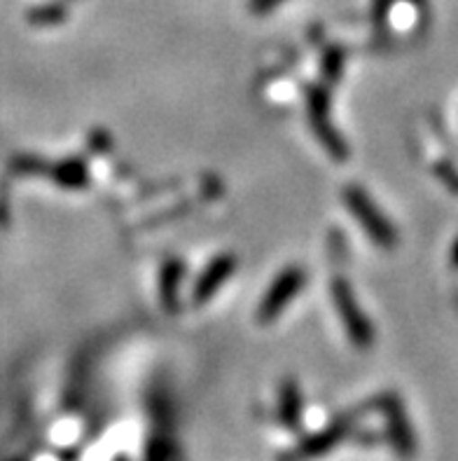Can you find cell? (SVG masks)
Masks as SVG:
<instances>
[{"mask_svg":"<svg viewBox=\"0 0 458 461\" xmlns=\"http://www.w3.org/2000/svg\"><path fill=\"white\" fill-rule=\"evenodd\" d=\"M283 3L285 0H248V10L256 17H267L274 10H279Z\"/></svg>","mask_w":458,"mask_h":461,"instance_id":"obj_11","label":"cell"},{"mask_svg":"<svg viewBox=\"0 0 458 461\" xmlns=\"http://www.w3.org/2000/svg\"><path fill=\"white\" fill-rule=\"evenodd\" d=\"M344 61H346V52L339 45H330L323 52V61H320V70H323L325 85H332L342 77Z\"/></svg>","mask_w":458,"mask_h":461,"instance_id":"obj_9","label":"cell"},{"mask_svg":"<svg viewBox=\"0 0 458 461\" xmlns=\"http://www.w3.org/2000/svg\"><path fill=\"white\" fill-rule=\"evenodd\" d=\"M47 174L52 176V181L57 185L66 187V190H82L92 181V171H89L87 159L82 158H66L49 167Z\"/></svg>","mask_w":458,"mask_h":461,"instance_id":"obj_7","label":"cell"},{"mask_svg":"<svg viewBox=\"0 0 458 461\" xmlns=\"http://www.w3.org/2000/svg\"><path fill=\"white\" fill-rule=\"evenodd\" d=\"M307 286V272L300 265H288L274 276L272 284L262 293L260 303H257L256 319L260 326H272L281 314L292 304V300L302 293Z\"/></svg>","mask_w":458,"mask_h":461,"instance_id":"obj_4","label":"cell"},{"mask_svg":"<svg viewBox=\"0 0 458 461\" xmlns=\"http://www.w3.org/2000/svg\"><path fill=\"white\" fill-rule=\"evenodd\" d=\"M330 300L337 316H339V323H342L348 342L355 349H370L374 345V339H377V330L372 326L365 310L360 307L358 295H355L354 286H351V281L346 276H332Z\"/></svg>","mask_w":458,"mask_h":461,"instance_id":"obj_3","label":"cell"},{"mask_svg":"<svg viewBox=\"0 0 458 461\" xmlns=\"http://www.w3.org/2000/svg\"><path fill=\"white\" fill-rule=\"evenodd\" d=\"M304 111H307V122L311 127V134L316 136L328 158L335 162H346L348 143L339 134V129L332 122V96L330 85L325 82H313L304 89Z\"/></svg>","mask_w":458,"mask_h":461,"instance_id":"obj_1","label":"cell"},{"mask_svg":"<svg viewBox=\"0 0 458 461\" xmlns=\"http://www.w3.org/2000/svg\"><path fill=\"white\" fill-rule=\"evenodd\" d=\"M31 23L35 26H57L64 23L68 17V7L64 3H52V5H42L38 10H31Z\"/></svg>","mask_w":458,"mask_h":461,"instance_id":"obj_10","label":"cell"},{"mask_svg":"<svg viewBox=\"0 0 458 461\" xmlns=\"http://www.w3.org/2000/svg\"><path fill=\"white\" fill-rule=\"evenodd\" d=\"M237 267L238 260L234 253H218V256L202 269V275L197 276V281H194L192 303L197 304V307H202V304H206L209 300H213L227 281L232 279Z\"/></svg>","mask_w":458,"mask_h":461,"instance_id":"obj_5","label":"cell"},{"mask_svg":"<svg viewBox=\"0 0 458 461\" xmlns=\"http://www.w3.org/2000/svg\"><path fill=\"white\" fill-rule=\"evenodd\" d=\"M185 276V263L180 258H168L159 269V303L166 314H175L180 310V284Z\"/></svg>","mask_w":458,"mask_h":461,"instance_id":"obj_6","label":"cell"},{"mask_svg":"<svg viewBox=\"0 0 458 461\" xmlns=\"http://www.w3.org/2000/svg\"><path fill=\"white\" fill-rule=\"evenodd\" d=\"M454 260H456V263H458V244L454 246Z\"/></svg>","mask_w":458,"mask_h":461,"instance_id":"obj_12","label":"cell"},{"mask_svg":"<svg viewBox=\"0 0 458 461\" xmlns=\"http://www.w3.org/2000/svg\"><path fill=\"white\" fill-rule=\"evenodd\" d=\"M342 199L346 211L358 222L360 230L365 232L367 240L377 249L393 251L395 244H398V232H395L393 222L379 209V204L372 199L365 187L358 185V183H348L342 190Z\"/></svg>","mask_w":458,"mask_h":461,"instance_id":"obj_2","label":"cell"},{"mask_svg":"<svg viewBox=\"0 0 458 461\" xmlns=\"http://www.w3.org/2000/svg\"><path fill=\"white\" fill-rule=\"evenodd\" d=\"M300 410H302V393H300L297 382L288 377L281 384V420L288 421V424H295L297 417H300Z\"/></svg>","mask_w":458,"mask_h":461,"instance_id":"obj_8","label":"cell"}]
</instances>
